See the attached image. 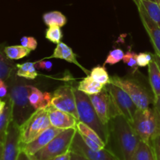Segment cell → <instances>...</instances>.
Listing matches in <instances>:
<instances>
[{
	"label": "cell",
	"mask_w": 160,
	"mask_h": 160,
	"mask_svg": "<svg viewBox=\"0 0 160 160\" xmlns=\"http://www.w3.org/2000/svg\"><path fill=\"white\" fill-rule=\"evenodd\" d=\"M109 137L106 148L120 160H131L142 141L131 122L117 116L109 123Z\"/></svg>",
	"instance_id": "obj_1"
},
{
	"label": "cell",
	"mask_w": 160,
	"mask_h": 160,
	"mask_svg": "<svg viewBox=\"0 0 160 160\" xmlns=\"http://www.w3.org/2000/svg\"><path fill=\"white\" fill-rule=\"evenodd\" d=\"M22 78L17 76L16 70L6 81L8 85V96L12 103V120L18 126L26 121L35 111L28 99L29 84Z\"/></svg>",
	"instance_id": "obj_2"
},
{
	"label": "cell",
	"mask_w": 160,
	"mask_h": 160,
	"mask_svg": "<svg viewBox=\"0 0 160 160\" xmlns=\"http://www.w3.org/2000/svg\"><path fill=\"white\" fill-rule=\"evenodd\" d=\"M74 94L76 97L79 121H81L92 128L102 139L106 146L109 137V126L103 124L101 121L94 109L89 95L78 90V88H74Z\"/></svg>",
	"instance_id": "obj_3"
},
{
	"label": "cell",
	"mask_w": 160,
	"mask_h": 160,
	"mask_svg": "<svg viewBox=\"0 0 160 160\" xmlns=\"http://www.w3.org/2000/svg\"><path fill=\"white\" fill-rule=\"evenodd\" d=\"M131 124L141 139L145 142L151 143L160 135V113L154 106L138 109Z\"/></svg>",
	"instance_id": "obj_4"
},
{
	"label": "cell",
	"mask_w": 160,
	"mask_h": 160,
	"mask_svg": "<svg viewBox=\"0 0 160 160\" xmlns=\"http://www.w3.org/2000/svg\"><path fill=\"white\" fill-rule=\"evenodd\" d=\"M110 83L126 92L138 109H147L150 105L154 104L155 97L152 92H150L147 88L138 80L112 76L110 78Z\"/></svg>",
	"instance_id": "obj_5"
},
{
	"label": "cell",
	"mask_w": 160,
	"mask_h": 160,
	"mask_svg": "<svg viewBox=\"0 0 160 160\" xmlns=\"http://www.w3.org/2000/svg\"><path fill=\"white\" fill-rule=\"evenodd\" d=\"M51 126L48 110H35L29 118L20 126V145H26L34 141Z\"/></svg>",
	"instance_id": "obj_6"
},
{
	"label": "cell",
	"mask_w": 160,
	"mask_h": 160,
	"mask_svg": "<svg viewBox=\"0 0 160 160\" xmlns=\"http://www.w3.org/2000/svg\"><path fill=\"white\" fill-rule=\"evenodd\" d=\"M76 132L75 128L63 130L33 156L37 160H52L56 156L70 151V146Z\"/></svg>",
	"instance_id": "obj_7"
},
{
	"label": "cell",
	"mask_w": 160,
	"mask_h": 160,
	"mask_svg": "<svg viewBox=\"0 0 160 160\" xmlns=\"http://www.w3.org/2000/svg\"><path fill=\"white\" fill-rule=\"evenodd\" d=\"M89 98L95 112L103 124L109 126V123L111 120L117 116L121 115L115 105L112 96L106 90L105 86L99 93L89 95Z\"/></svg>",
	"instance_id": "obj_8"
},
{
	"label": "cell",
	"mask_w": 160,
	"mask_h": 160,
	"mask_svg": "<svg viewBox=\"0 0 160 160\" xmlns=\"http://www.w3.org/2000/svg\"><path fill=\"white\" fill-rule=\"evenodd\" d=\"M52 105L59 110L71 114L79 121L74 88L72 86L64 84L58 88L52 95Z\"/></svg>",
	"instance_id": "obj_9"
},
{
	"label": "cell",
	"mask_w": 160,
	"mask_h": 160,
	"mask_svg": "<svg viewBox=\"0 0 160 160\" xmlns=\"http://www.w3.org/2000/svg\"><path fill=\"white\" fill-rule=\"evenodd\" d=\"M105 88L112 96L115 105L121 115L131 123L136 111L138 109L134 101L126 92L115 84L110 83L105 85Z\"/></svg>",
	"instance_id": "obj_10"
},
{
	"label": "cell",
	"mask_w": 160,
	"mask_h": 160,
	"mask_svg": "<svg viewBox=\"0 0 160 160\" xmlns=\"http://www.w3.org/2000/svg\"><path fill=\"white\" fill-rule=\"evenodd\" d=\"M70 150L88 160H120L106 147L98 151L91 149L85 145L78 131L73 138Z\"/></svg>",
	"instance_id": "obj_11"
},
{
	"label": "cell",
	"mask_w": 160,
	"mask_h": 160,
	"mask_svg": "<svg viewBox=\"0 0 160 160\" xmlns=\"http://www.w3.org/2000/svg\"><path fill=\"white\" fill-rule=\"evenodd\" d=\"M20 152V126L12 120L3 143L2 160H17Z\"/></svg>",
	"instance_id": "obj_12"
},
{
	"label": "cell",
	"mask_w": 160,
	"mask_h": 160,
	"mask_svg": "<svg viewBox=\"0 0 160 160\" xmlns=\"http://www.w3.org/2000/svg\"><path fill=\"white\" fill-rule=\"evenodd\" d=\"M63 130L51 126L45 131H43L34 141L26 145H20V150L25 152L31 156H34L39 150L48 145L56 135H58Z\"/></svg>",
	"instance_id": "obj_13"
},
{
	"label": "cell",
	"mask_w": 160,
	"mask_h": 160,
	"mask_svg": "<svg viewBox=\"0 0 160 160\" xmlns=\"http://www.w3.org/2000/svg\"><path fill=\"white\" fill-rule=\"evenodd\" d=\"M48 112L51 125L55 128L62 130L75 128L77 129V123L78 120L71 114L61 111L51 105L47 109Z\"/></svg>",
	"instance_id": "obj_14"
},
{
	"label": "cell",
	"mask_w": 160,
	"mask_h": 160,
	"mask_svg": "<svg viewBox=\"0 0 160 160\" xmlns=\"http://www.w3.org/2000/svg\"><path fill=\"white\" fill-rule=\"evenodd\" d=\"M142 23L151 40L155 53L160 56V28L150 18L141 6H136Z\"/></svg>",
	"instance_id": "obj_15"
},
{
	"label": "cell",
	"mask_w": 160,
	"mask_h": 160,
	"mask_svg": "<svg viewBox=\"0 0 160 160\" xmlns=\"http://www.w3.org/2000/svg\"><path fill=\"white\" fill-rule=\"evenodd\" d=\"M28 99L34 110L47 109L52 105V95L49 92H43L38 88L29 84Z\"/></svg>",
	"instance_id": "obj_16"
},
{
	"label": "cell",
	"mask_w": 160,
	"mask_h": 160,
	"mask_svg": "<svg viewBox=\"0 0 160 160\" xmlns=\"http://www.w3.org/2000/svg\"><path fill=\"white\" fill-rule=\"evenodd\" d=\"M52 58L63 59V60L70 62V63L75 64L79 68H81L85 73H90V72L88 70L84 68L83 66L81 65V63H79V62L77 59L76 54L73 52L72 48L67 45H66L65 43H63V42H60L59 43H58L56 48H55L54 52H53L52 55L51 56H49V57L45 58V59H52Z\"/></svg>",
	"instance_id": "obj_17"
},
{
	"label": "cell",
	"mask_w": 160,
	"mask_h": 160,
	"mask_svg": "<svg viewBox=\"0 0 160 160\" xmlns=\"http://www.w3.org/2000/svg\"><path fill=\"white\" fill-rule=\"evenodd\" d=\"M5 44H0V79L6 81L17 70V65L9 59L4 52Z\"/></svg>",
	"instance_id": "obj_18"
},
{
	"label": "cell",
	"mask_w": 160,
	"mask_h": 160,
	"mask_svg": "<svg viewBox=\"0 0 160 160\" xmlns=\"http://www.w3.org/2000/svg\"><path fill=\"white\" fill-rule=\"evenodd\" d=\"M6 105L2 114L0 115V142H4L8 128L12 120V103L9 96L6 98Z\"/></svg>",
	"instance_id": "obj_19"
},
{
	"label": "cell",
	"mask_w": 160,
	"mask_h": 160,
	"mask_svg": "<svg viewBox=\"0 0 160 160\" xmlns=\"http://www.w3.org/2000/svg\"><path fill=\"white\" fill-rule=\"evenodd\" d=\"M136 6H141L148 17L160 28V6L156 1L152 0H132Z\"/></svg>",
	"instance_id": "obj_20"
},
{
	"label": "cell",
	"mask_w": 160,
	"mask_h": 160,
	"mask_svg": "<svg viewBox=\"0 0 160 160\" xmlns=\"http://www.w3.org/2000/svg\"><path fill=\"white\" fill-rule=\"evenodd\" d=\"M148 67L149 84L151 86L152 92L156 98L160 95V69L154 59Z\"/></svg>",
	"instance_id": "obj_21"
},
{
	"label": "cell",
	"mask_w": 160,
	"mask_h": 160,
	"mask_svg": "<svg viewBox=\"0 0 160 160\" xmlns=\"http://www.w3.org/2000/svg\"><path fill=\"white\" fill-rule=\"evenodd\" d=\"M131 160H156L152 144L141 141Z\"/></svg>",
	"instance_id": "obj_22"
},
{
	"label": "cell",
	"mask_w": 160,
	"mask_h": 160,
	"mask_svg": "<svg viewBox=\"0 0 160 160\" xmlns=\"http://www.w3.org/2000/svg\"><path fill=\"white\" fill-rule=\"evenodd\" d=\"M104 88V85L95 81L92 77L89 75L84 78L78 84V90L84 92L88 95H92L98 94L101 92Z\"/></svg>",
	"instance_id": "obj_23"
},
{
	"label": "cell",
	"mask_w": 160,
	"mask_h": 160,
	"mask_svg": "<svg viewBox=\"0 0 160 160\" xmlns=\"http://www.w3.org/2000/svg\"><path fill=\"white\" fill-rule=\"evenodd\" d=\"M44 23L48 27L59 26L63 27L67 23V19L64 14L59 11H51L45 12L42 16Z\"/></svg>",
	"instance_id": "obj_24"
},
{
	"label": "cell",
	"mask_w": 160,
	"mask_h": 160,
	"mask_svg": "<svg viewBox=\"0 0 160 160\" xmlns=\"http://www.w3.org/2000/svg\"><path fill=\"white\" fill-rule=\"evenodd\" d=\"M17 76L24 79L34 80L38 77L34 62H27L22 64H17Z\"/></svg>",
	"instance_id": "obj_25"
},
{
	"label": "cell",
	"mask_w": 160,
	"mask_h": 160,
	"mask_svg": "<svg viewBox=\"0 0 160 160\" xmlns=\"http://www.w3.org/2000/svg\"><path fill=\"white\" fill-rule=\"evenodd\" d=\"M31 49L25 48L22 45H11V46H6L4 48V52L6 56L12 60H17L26 57L31 53Z\"/></svg>",
	"instance_id": "obj_26"
},
{
	"label": "cell",
	"mask_w": 160,
	"mask_h": 160,
	"mask_svg": "<svg viewBox=\"0 0 160 160\" xmlns=\"http://www.w3.org/2000/svg\"><path fill=\"white\" fill-rule=\"evenodd\" d=\"M77 131L81 135L85 136V137L92 139L94 142L98 143V145L102 146L103 148L106 147V143L103 142L102 139L99 137V135L92 128L86 125L85 123H82L81 121H78L77 123Z\"/></svg>",
	"instance_id": "obj_27"
},
{
	"label": "cell",
	"mask_w": 160,
	"mask_h": 160,
	"mask_svg": "<svg viewBox=\"0 0 160 160\" xmlns=\"http://www.w3.org/2000/svg\"><path fill=\"white\" fill-rule=\"evenodd\" d=\"M90 76L97 82L106 85L110 84V78L104 66H96L90 71Z\"/></svg>",
	"instance_id": "obj_28"
},
{
	"label": "cell",
	"mask_w": 160,
	"mask_h": 160,
	"mask_svg": "<svg viewBox=\"0 0 160 160\" xmlns=\"http://www.w3.org/2000/svg\"><path fill=\"white\" fill-rule=\"evenodd\" d=\"M45 38L54 44H58L62 38V33L59 26H50L45 32Z\"/></svg>",
	"instance_id": "obj_29"
},
{
	"label": "cell",
	"mask_w": 160,
	"mask_h": 160,
	"mask_svg": "<svg viewBox=\"0 0 160 160\" xmlns=\"http://www.w3.org/2000/svg\"><path fill=\"white\" fill-rule=\"evenodd\" d=\"M124 52L120 48H115L113 50H111L108 54L106 60H105L103 66L109 64V65H115L118 63L121 60H123Z\"/></svg>",
	"instance_id": "obj_30"
},
{
	"label": "cell",
	"mask_w": 160,
	"mask_h": 160,
	"mask_svg": "<svg viewBox=\"0 0 160 160\" xmlns=\"http://www.w3.org/2000/svg\"><path fill=\"white\" fill-rule=\"evenodd\" d=\"M137 53L130 49L124 53L123 58V62L133 70V73L137 71L139 67L137 62Z\"/></svg>",
	"instance_id": "obj_31"
},
{
	"label": "cell",
	"mask_w": 160,
	"mask_h": 160,
	"mask_svg": "<svg viewBox=\"0 0 160 160\" xmlns=\"http://www.w3.org/2000/svg\"><path fill=\"white\" fill-rule=\"evenodd\" d=\"M153 60V54L148 52H140L138 54L137 62L139 67H145L149 65Z\"/></svg>",
	"instance_id": "obj_32"
},
{
	"label": "cell",
	"mask_w": 160,
	"mask_h": 160,
	"mask_svg": "<svg viewBox=\"0 0 160 160\" xmlns=\"http://www.w3.org/2000/svg\"><path fill=\"white\" fill-rule=\"evenodd\" d=\"M20 43L22 46L34 51L37 48L38 42L34 37H29V36H23L20 38Z\"/></svg>",
	"instance_id": "obj_33"
},
{
	"label": "cell",
	"mask_w": 160,
	"mask_h": 160,
	"mask_svg": "<svg viewBox=\"0 0 160 160\" xmlns=\"http://www.w3.org/2000/svg\"><path fill=\"white\" fill-rule=\"evenodd\" d=\"M35 67L37 70H43L46 71H51L52 69V62L51 61H47L45 59L38 61V62H34Z\"/></svg>",
	"instance_id": "obj_34"
},
{
	"label": "cell",
	"mask_w": 160,
	"mask_h": 160,
	"mask_svg": "<svg viewBox=\"0 0 160 160\" xmlns=\"http://www.w3.org/2000/svg\"><path fill=\"white\" fill-rule=\"evenodd\" d=\"M151 144L156 154V160H160V135L153 139L151 142Z\"/></svg>",
	"instance_id": "obj_35"
},
{
	"label": "cell",
	"mask_w": 160,
	"mask_h": 160,
	"mask_svg": "<svg viewBox=\"0 0 160 160\" xmlns=\"http://www.w3.org/2000/svg\"><path fill=\"white\" fill-rule=\"evenodd\" d=\"M17 160H37L33 156L28 154L25 152L20 150V153L18 155V157H17Z\"/></svg>",
	"instance_id": "obj_36"
},
{
	"label": "cell",
	"mask_w": 160,
	"mask_h": 160,
	"mask_svg": "<svg viewBox=\"0 0 160 160\" xmlns=\"http://www.w3.org/2000/svg\"><path fill=\"white\" fill-rule=\"evenodd\" d=\"M70 156H71V152L69 151L64 154L56 156L52 160H70Z\"/></svg>",
	"instance_id": "obj_37"
},
{
	"label": "cell",
	"mask_w": 160,
	"mask_h": 160,
	"mask_svg": "<svg viewBox=\"0 0 160 160\" xmlns=\"http://www.w3.org/2000/svg\"><path fill=\"white\" fill-rule=\"evenodd\" d=\"M71 152V151H70ZM70 160H88L87 159H85L84 157H83V156H80V155L77 154V153H74L73 152H71V156H70Z\"/></svg>",
	"instance_id": "obj_38"
},
{
	"label": "cell",
	"mask_w": 160,
	"mask_h": 160,
	"mask_svg": "<svg viewBox=\"0 0 160 160\" xmlns=\"http://www.w3.org/2000/svg\"><path fill=\"white\" fill-rule=\"evenodd\" d=\"M153 106L157 109L158 112L160 113V95L157 98H155V101H154V104H153Z\"/></svg>",
	"instance_id": "obj_39"
},
{
	"label": "cell",
	"mask_w": 160,
	"mask_h": 160,
	"mask_svg": "<svg viewBox=\"0 0 160 160\" xmlns=\"http://www.w3.org/2000/svg\"><path fill=\"white\" fill-rule=\"evenodd\" d=\"M6 105V100L4 101V100H2L1 98H0V115H1L2 112H3V110H4Z\"/></svg>",
	"instance_id": "obj_40"
},
{
	"label": "cell",
	"mask_w": 160,
	"mask_h": 160,
	"mask_svg": "<svg viewBox=\"0 0 160 160\" xmlns=\"http://www.w3.org/2000/svg\"><path fill=\"white\" fill-rule=\"evenodd\" d=\"M153 59H154V60L157 62L158 66H159V67L160 69V56L159 55L156 54V53L153 54Z\"/></svg>",
	"instance_id": "obj_41"
},
{
	"label": "cell",
	"mask_w": 160,
	"mask_h": 160,
	"mask_svg": "<svg viewBox=\"0 0 160 160\" xmlns=\"http://www.w3.org/2000/svg\"><path fill=\"white\" fill-rule=\"evenodd\" d=\"M3 143L0 142V160H2V151H3Z\"/></svg>",
	"instance_id": "obj_42"
},
{
	"label": "cell",
	"mask_w": 160,
	"mask_h": 160,
	"mask_svg": "<svg viewBox=\"0 0 160 160\" xmlns=\"http://www.w3.org/2000/svg\"><path fill=\"white\" fill-rule=\"evenodd\" d=\"M156 2L159 5V6H160V0H156Z\"/></svg>",
	"instance_id": "obj_43"
},
{
	"label": "cell",
	"mask_w": 160,
	"mask_h": 160,
	"mask_svg": "<svg viewBox=\"0 0 160 160\" xmlns=\"http://www.w3.org/2000/svg\"><path fill=\"white\" fill-rule=\"evenodd\" d=\"M152 1H156V0H152Z\"/></svg>",
	"instance_id": "obj_44"
}]
</instances>
